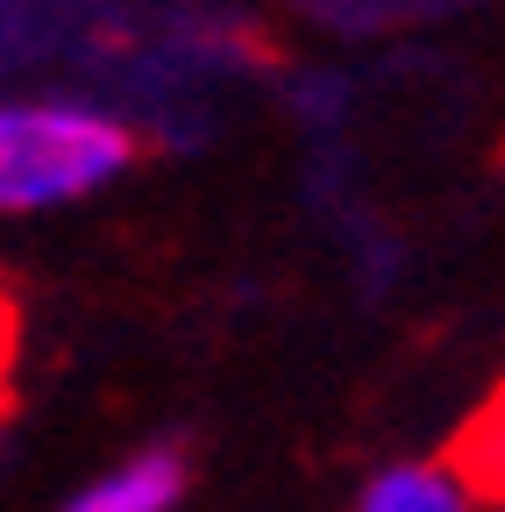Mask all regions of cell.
I'll list each match as a JSON object with an SVG mask.
<instances>
[{"instance_id": "cell-1", "label": "cell", "mask_w": 505, "mask_h": 512, "mask_svg": "<svg viewBox=\"0 0 505 512\" xmlns=\"http://www.w3.org/2000/svg\"><path fill=\"white\" fill-rule=\"evenodd\" d=\"M136 164V136L79 100L0 107V214L72 207Z\"/></svg>"}, {"instance_id": "cell-3", "label": "cell", "mask_w": 505, "mask_h": 512, "mask_svg": "<svg viewBox=\"0 0 505 512\" xmlns=\"http://www.w3.org/2000/svg\"><path fill=\"white\" fill-rule=\"evenodd\" d=\"M356 512H477V498L463 491L449 463H399L363 484Z\"/></svg>"}, {"instance_id": "cell-4", "label": "cell", "mask_w": 505, "mask_h": 512, "mask_svg": "<svg viewBox=\"0 0 505 512\" xmlns=\"http://www.w3.org/2000/svg\"><path fill=\"white\" fill-rule=\"evenodd\" d=\"M449 470L463 477L470 498H505V392L470 420V434H463V448H456Z\"/></svg>"}, {"instance_id": "cell-5", "label": "cell", "mask_w": 505, "mask_h": 512, "mask_svg": "<svg viewBox=\"0 0 505 512\" xmlns=\"http://www.w3.org/2000/svg\"><path fill=\"white\" fill-rule=\"evenodd\" d=\"M8 363H15V306L0 292V399H8Z\"/></svg>"}, {"instance_id": "cell-2", "label": "cell", "mask_w": 505, "mask_h": 512, "mask_svg": "<svg viewBox=\"0 0 505 512\" xmlns=\"http://www.w3.org/2000/svg\"><path fill=\"white\" fill-rule=\"evenodd\" d=\"M185 491V463L171 456V448H150V456H129L100 470L86 491L65 498V512H171Z\"/></svg>"}]
</instances>
